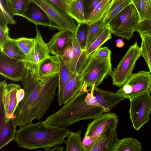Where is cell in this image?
I'll use <instances>...</instances> for the list:
<instances>
[{
  "instance_id": "44dd1931",
  "label": "cell",
  "mask_w": 151,
  "mask_h": 151,
  "mask_svg": "<svg viewBox=\"0 0 151 151\" xmlns=\"http://www.w3.org/2000/svg\"><path fill=\"white\" fill-rule=\"evenodd\" d=\"M17 126L14 119L13 118L0 127V149L14 140Z\"/></svg>"
},
{
  "instance_id": "d590c367",
  "label": "cell",
  "mask_w": 151,
  "mask_h": 151,
  "mask_svg": "<svg viewBox=\"0 0 151 151\" xmlns=\"http://www.w3.org/2000/svg\"><path fill=\"white\" fill-rule=\"evenodd\" d=\"M16 41L18 47L25 56H28L34 47L35 39L22 37L16 39Z\"/></svg>"
},
{
  "instance_id": "ffe728a7",
  "label": "cell",
  "mask_w": 151,
  "mask_h": 151,
  "mask_svg": "<svg viewBox=\"0 0 151 151\" xmlns=\"http://www.w3.org/2000/svg\"><path fill=\"white\" fill-rule=\"evenodd\" d=\"M59 62L58 56H50L38 65V73L40 77L44 78L58 73Z\"/></svg>"
},
{
  "instance_id": "5b68a950",
  "label": "cell",
  "mask_w": 151,
  "mask_h": 151,
  "mask_svg": "<svg viewBox=\"0 0 151 151\" xmlns=\"http://www.w3.org/2000/svg\"><path fill=\"white\" fill-rule=\"evenodd\" d=\"M111 68V58L101 59L93 54L89 56L80 75L88 87L91 88L94 84L95 87H98L107 76H111L112 73Z\"/></svg>"
},
{
  "instance_id": "9a60e30c",
  "label": "cell",
  "mask_w": 151,
  "mask_h": 151,
  "mask_svg": "<svg viewBox=\"0 0 151 151\" xmlns=\"http://www.w3.org/2000/svg\"><path fill=\"white\" fill-rule=\"evenodd\" d=\"M23 17L36 26L41 25L61 30L45 11L36 3L31 0L28 4Z\"/></svg>"
},
{
  "instance_id": "f1b7e54d",
  "label": "cell",
  "mask_w": 151,
  "mask_h": 151,
  "mask_svg": "<svg viewBox=\"0 0 151 151\" xmlns=\"http://www.w3.org/2000/svg\"><path fill=\"white\" fill-rule=\"evenodd\" d=\"M131 3L136 9L139 15V22L151 19L150 0H131Z\"/></svg>"
},
{
  "instance_id": "4316f807",
  "label": "cell",
  "mask_w": 151,
  "mask_h": 151,
  "mask_svg": "<svg viewBox=\"0 0 151 151\" xmlns=\"http://www.w3.org/2000/svg\"><path fill=\"white\" fill-rule=\"evenodd\" d=\"M142 149L141 143L132 137H125L119 139L114 151H140Z\"/></svg>"
},
{
  "instance_id": "cb8c5ba5",
  "label": "cell",
  "mask_w": 151,
  "mask_h": 151,
  "mask_svg": "<svg viewBox=\"0 0 151 151\" xmlns=\"http://www.w3.org/2000/svg\"><path fill=\"white\" fill-rule=\"evenodd\" d=\"M131 3V0H113L110 9L104 18L103 25H108L115 16Z\"/></svg>"
},
{
  "instance_id": "e575fe53",
  "label": "cell",
  "mask_w": 151,
  "mask_h": 151,
  "mask_svg": "<svg viewBox=\"0 0 151 151\" xmlns=\"http://www.w3.org/2000/svg\"><path fill=\"white\" fill-rule=\"evenodd\" d=\"M73 35L69 38L67 45L63 51L57 56L61 59L69 69L73 57V51L72 40V37Z\"/></svg>"
},
{
  "instance_id": "8d00e7d4",
  "label": "cell",
  "mask_w": 151,
  "mask_h": 151,
  "mask_svg": "<svg viewBox=\"0 0 151 151\" xmlns=\"http://www.w3.org/2000/svg\"><path fill=\"white\" fill-rule=\"evenodd\" d=\"M84 12L86 20L102 0H82Z\"/></svg>"
},
{
  "instance_id": "60d3db41",
  "label": "cell",
  "mask_w": 151,
  "mask_h": 151,
  "mask_svg": "<svg viewBox=\"0 0 151 151\" xmlns=\"http://www.w3.org/2000/svg\"><path fill=\"white\" fill-rule=\"evenodd\" d=\"M94 55L101 59H107L111 58V52L107 47H100L94 53Z\"/></svg>"
},
{
  "instance_id": "52a82bcc",
  "label": "cell",
  "mask_w": 151,
  "mask_h": 151,
  "mask_svg": "<svg viewBox=\"0 0 151 151\" xmlns=\"http://www.w3.org/2000/svg\"><path fill=\"white\" fill-rule=\"evenodd\" d=\"M129 99L130 103V118L134 128L138 130L150 120L151 93H144Z\"/></svg>"
},
{
  "instance_id": "ac0fdd59",
  "label": "cell",
  "mask_w": 151,
  "mask_h": 151,
  "mask_svg": "<svg viewBox=\"0 0 151 151\" xmlns=\"http://www.w3.org/2000/svg\"><path fill=\"white\" fill-rule=\"evenodd\" d=\"M73 55L69 69L70 72L77 75H80L88 61L85 51L81 49L75 35L72 37Z\"/></svg>"
},
{
  "instance_id": "f6af8a7d",
  "label": "cell",
  "mask_w": 151,
  "mask_h": 151,
  "mask_svg": "<svg viewBox=\"0 0 151 151\" xmlns=\"http://www.w3.org/2000/svg\"><path fill=\"white\" fill-rule=\"evenodd\" d=\"M9 24L8 19L3 11L0 9V25H5Z\"/></svg>"
},
{
  "instance_id": "30bf717a",
  "label": "cell",
  "mask_w": 151,
  "mask_h": 151,
  "mask_svg": "<svg viewBox=\"0 0 151 151\" xmlns=\"http://www.w3.org/2000/svg\"><path fill=\"white\" fill-rule=\"evenodd\" d=\"M20 88L19 84H7L6 79L0 83V106L3 108L6 123L15 118L14 114L18 107L16 93Z\"/></svg>"
},
{
  "instance_id": "ab89813d",
  "label": "cell",
  "mask_w": 151,
  "mask_h": 151,
  "mask_svg": "<svg viewBox=\"0 0 151 151\" xmlns=\"http://www.w3.org/2000/svg\"><path fill=\"white\" fill-rule=\"evenodd\" d=\"M9 29L7 25H0V47L1 50L6 40L10 37Z\"/></svg>"
},
{
  "instance_id": "d4e9b609",
  "label": "cell",
  "mask_w": 151,
  "mask_h": 151,
  "mask_svg": "<svg viewBox=\"0 0 151 151\" xmlns=\"http://www.w3.org/2000/svg\"><path fill=\"white\" fill-rule=\"evenodd\" d=\"M68 14L78 23H86L82 0H73L69 4Z\"/></svg>"
},
{
  "instance_id": "9c48e42d",
  "label": "cell",
  "mask_w": 151,
  "mask_h": 151,
  "mask_svg": "<svg viewBox=\"0 0 151 151\" xmlns=\"http://www.w3.org/2000/svg\"><path fill=\"white\" fill-rule=\"evenodd\" d=\"M40 6L60 30L69 31L75 34L77 29L74 19L50 0H31Z\"/></svg>"
},
{
  "instance_id": "603a6c76",
  "label": "cell",
  "mask_w": 151,
  "mask_h": 151,
  "mask_svg": "<svg viewBox=\"0 0 151 151\" xmlns=\"http://www.w3.org/2000/svg\"><path fill=\"white\" fill-rule=\"evenodd\" d=\"M113 0H102L96 7L86 23L90 25L102 19L110 9Z\"/></svg>"
},
{
  "instance_id": "2e32d148",
  "label": "cell",
  "mask_w": 151,
  "mask_h": 151,
  "mask_svg": "<svg viewBox=\"0 0 151 151\" xmlns=\"http://www.w3.org/2000/svg\"><path fill=\"white\" fill-rule=\"evenodd\" d=\"M84 84L81 75L71 73L60 98L57 99L60 106L65 104L75 97Z\"/></svg>"
},
{
  "instance_id": "6da1fadb",
  "label": "cell",
  "mask_w": 151,
  "mask_h": 151,
  "mask_svg": "<svg viewBox=\"0 0 151 151\" xmlns=\"http://www.w3.org/2000/svg\"><path fill=\"white\" fill-rule=\"evenodd\" d=\"M27 70L21 81L25 95L14 113L15 122L19 127L32 123L35 119L40 120L43 117L58 86V73L41 78L37 70Z\"/></svg>"
},
{
  "instance_id": "8fae6325",
  "label": "cell",
  "mask_w": 151,
  "mask_h": 151,
  "mask_svg": "<svg viewBox=\"0 0 151 151\" xmlns=\"http://www.w3.org/2000/svg\"><path fill=\"white\" fill-rule=\"evenodd\" d=\"M27 70L22 61L11 58L0 52L1 75L13 81L18 82L24 78Z\"/></svg>"
},
{
  "instance_id": "d6986e66",
  "label": "cell",
  "mask_w": 151,
  "mask_h": 151,
  "mask_svg": "<svg viewBox=\"0 0 151 151\" xmlns=\"http://www.w3.org/2000/svg\"><path fill=\"white\" fill-rule=\"evenodd\" d=\"M74 34L65 29L60 30L54 34L47 43L50 53L56 56L60 53L66 46L70 37Z\"/></svg>"
},
{
  "instance_id": "f546056e",
  "label": "cell",
  "mask_w": 151,
  "mask_h": 151,
  "mask_svg": "<svg viewBox=\"0 0 151 151\" xmlns=\"http://www.w3.org/2000/svg\"><path fill=\"white\" fill-rule=\"evenodd\" d=\"M111 34L108 26L103 33L84 51L87 57H88L89 55L94 54L103 44L111 39L112 37Z\"/></svg>"
},
{
  "instance_id": "1f68e13d",
  "label": "cell",
  "mask_w": 151,
  "mask_h": 151,
  "mask_svg": "<svg viewBox=\"0 0 151 151\" xmlns=\"http://www.w3.org/2000/svg\"><path fill=\"white\" fill-rule=\"evenodd\" d=\"M104 17L95 23L89 25L86 49L103 33L108 26V25L106 26L103 25V21Z\"/></svg>"
},
{
  "instance_id": "7bdbcfd3",
  "label": "cell",
  "mask_w": 151,
  "mask_h": 151,
  "mask_svg": "<svg viewBox=\"0 0 151 151\" xmlns=\"http://www.w3.org/2000/svg\"><path fill=\"white\" fill-rule=\"evenodd\" d=\"M93 141L92 138L90 136L88 135L84 136L82 142L84 151H87L88 149L92 143Z\"/></svg>"
},
{
  "instance_id": "bcb514c9",
  "label": "cell",
  "mask_w": 151,
  "mask_h": 151,
  "mask_svg": "<svg viewBox=\"0 0 151 151\" xmlns=\"http://www.w3.org/2000/svg\"><path fill=\"white\" fill-rule=\"evenodd\" d=\"M64 147L63 146L58 145L54 147L53 148H50L44 151H63L64 150Z\"/></svg>"
},
{
  "instance_id": "ba28073f",
  "label": "cell",
  "mask_w": 151,
  "mask_h": 151,
  "mask_svg": "<svg viewBox=\"0 0 151 151\" xmlns=\"http://www.w3.org/2000/svg\"><path fill=\"white\" fill-rule=\"evenodd\" d=\"M126 98L145 92L151 93V73L141 70L132 73L127 82L116 92Z\"/></svg>"
},
{
  "instance_id": "74e56055",
  "label": "cell",
  "mask_w": 151,
  "mask_h": 151,
  "mask_svg": "<svg viewBox=\"0 0 151 151\" xmlns=\"http://www.w3.org/2000/svg\"><path fill=\"white\" fill-rule=\"evenodd\" d=\"M137 31L139 35L142 34L151 37V19L139 22Z\"/></svg>"
},
{
  "instance_id": "f35d334b",
  "label": "cell",
  "mask_w": 151,
  "mask_h": 151,
  "mask_svg": "<svg viewBox=\"0 0 151 151\" xmlns=\"http://www.w3.org/2000/svg\"><path fill=\"white\" fill-rule=\"evenodd\" d=\"M0 9L4 12L9 22V24L15 25L16 22L10 9L7 0H0Z\"/></svg>"
},
{
  "instance_id": "4dcf8cb0",
  "label": "cell",
  "mask_w": 151,
  "mask_h": 151,
  "mask_svg": "<svg viewBox=\"0 0 151 151\" xmlns=\"http://www.w3.org/2000/svg\"><path fill=\"white\" fill-rule=\"evenodd\" d=\"M139 35L141 39V56L145 59L151 73V37L142 34Z\"/></svg>"
},
{
  "instance_id": "83f0119b",
  "label": "cell",
  "mask_w": 151,
  "mask_h": 151,
  "mask_svg": "<svg viewBox=\"0 0 151 151\" xmlns=\"http://www.w3.org/2000/svg\"><path fill=\"white\" fill-rule=\"evenodd\" d=\"M59 62L58 91L57 99L60 97L63 90L68 81L71 74L69 69L64 62L58 57Z\"/></svg>"
},
{
  "instance_id": "4fadbf2b",
  "label": "cell",
  "mask_w": 151,
  "mask_h": 151,
  "mask_svg": "<svg viewBox=\"0 0 151 151\" xmlns=\"http://www.w3.org/2000/svg\"><path fill=\"white\" fill-rule=\"evenodd\" d=\"M119 140L116 128L106 127L93 141L87 151H114Z\"/></svg>"
},
{
  "instance_id": "8992f818",
  "label": "cell",
  "mask_w": 151,
  "mask_h": 151,
  "mask_svg": "<svg viewBox=\"0 0 151 151\" xmlns=\"http://www.w3.org/2000/svg\"><path fill=\"white\" fill-rule=\"evenodd\" d=\"M141 56L140 47L137 41L130 46L111 75L113 85L123 86L132 74L136 61Z\"/></svg>"
},
{
  "instance_id": "3957f363",
  "label": "cell",
  "mask_w": 151,
  "mask_h": 151,
  "mask_svg": "<svg viewBox=\"0 0 151 151\" xmlns=\"http://www.w3.org/2000/svg\"><path fill=\"white\" fill-rule=\"evenodd\" d=\"M70 131L66 128L46 125L39 121L31 123L16 131L14 140L19 147L45 150L64 143Z\"/></svg>"
},
{
  "instance_id": "277c9868",
  "label": "cell",
  "mask_w": 151,
  "mask_h": 151,
  "mask_svg": "<svg viewBox=\"0 0 151 151\" xmlns=\"http://www.w3.org/2000/svg\"><path fill=\"white\" fill-rule=\"evenodd\" d=\"M139 21L137 11L131 3L115 16L108 25L112 34L129 40L137 31Z\"/></svg>"
},
{
  "instance_id": "e0dca14e",
  "label": "cell",
  "mask_w": 151,
  "mask_h": 151,
  "mask_svg": "<svg viewBox=\"0 0 151 151\" xmlns=\"http://www.w3.org/2000/svg\"><path fill=\"white\" fill-rule=\"evenodd\" d=\"M93 96L98 103L110 111L119 103L126 99L116 92L104 90L95 86Z\"/></svg>"
},
{
  "instance_id": "b9f144b4",
  "label": "cell",
  "mask_w": 151,
  "mask_h": 151,
  "mask_svg": "<svg viewBox=\"0 0 151 151\" xmlns=\"http://www.w3.org/2000/svg\"><path fill=\"white\" fill-rule=\"evenodd\" d=\"M50 0L56 4L65 13L68 14V6L70 2L72 1L71 0Z\"/></svg>"
},
{
  "instance_id": "484cf974",
  "label": "cell",
  "mask_w": 151,
  "mask_h": 151,
  "mask_svg": "<svg viewBox=\"0 0 151 151\" xmlns=\"http://www.w3.org/2000/svg\"><path fill=\"white\" fill-rule=\"evenodd\" d=\"M81 133V130L76 132L70 131L67 139L64 142L66 151H84Z\"/></svg>"
},
{
  "instance_id": "836d02e7",
  "label": "cell",
  "mask_w": 151,
  "mask_h": 151,
  "mask_svg": "<svg viewBox=\"0 0 151 151\" xmlns=\"http://www.w3.org/2000/svg\"><path fill=\"white\" fill-rule=\"evenodd\" d=\"M13 15L23 17L26 8L31 0H7Z\"/></svg>"
},
{
  "instance_id": "c3c4849f",
  "label": "cell",
  "mask_w": 151,
  "mask_h": 151,
  "mask_svg": "<svg viewBox=\"0 0 151 151\" xmlns=\"http://www.w3.org/2000/svg\"><path fill=\"white\" fill-rule=\"evenodd\" d=\"M71 1L73 0H71Z\"/></svg>"
},
{
  "instance_id": "d6a6232c",
  "label": "cell",
  "mask_w": 151,
  "mask_h": 151,
  "mask_svg": "<svg viewBox=\"0 0 151 151\" xmlns=\"http://www.w3.org/2000/svg\"><path fill=\"white\" fill-rule=\"evenodd\" d=\"M89 25L84 23H78L75 35L78 44L83 51L86 49Z\"/></svg>"
},
{
  "instance_id": "7dc6e473",
  "label": "cell",
  "mask_w": 151,
  "mask_h": 151,
  "mask_svg": "<svg viewBox=\"0 0 151 151\" xmlns=\"http://www.w3.org/2000/svg\"><path fill=\"white\" fill-rule=\"evenodd\" d=\"M116 46L118 48H122L123 47L125 44L123 41L122 39H118L116 40Z\"/></svg>"
},
{
  "instance_id": "ee69618b",
  "label": "cell",
  "mask_w": 151,
  "mask_h": 151,
  "mask_svg": "<svg viewBox=\"0 0 151 151\" xmlns=\"http://www.w3.org/2000/svg\"><path fill=\"white\" fill-rule=\"evenodd\" d=\"M24 95V90L23 88H20L17 91L16 93V98L17 105L18 107L19 103L23 99Z\"/></svg>"
},
{
  "instance_id": "7402d4cb",
  "label": "cell",
  "mask_w": 151,
  "mask_h": 151,
  "mask_svg": "<svg viewBox=\"0 0 151 151\" xmlns=\"http://www.w3.org/2000/svg\"><path fill=\"white\" fill-rule=\"evenodd\" d=\"M1 52L11 58L19 61H22L25 57L18 47L16 39L10 37L5 43Z\"/></svg>"
},
{
  "instance_id": "681fc988",
  "label": "cell",
  "mask_w": 151,
  "mask_h": 151,
  "mask_svg": "<svg viewBox=\"0 0 151 151\" xmlns=\"http://www.w3.org/2000/svg\"></svg>"
},
{
  "instance_id": "7a4b0ae2",
  "label": "cell",
  "mask_w": 151,
  "mask_h": 151,
  "mask_svg": "<svg viewBox=\"0 0 151 151\" xmlns=\"http://www.w3.org/2000/svg\"><path fill=\"white\" fill-rule=\"evenodd\" d=\"M95 85L88 89L84 84L81 89L72 100L64 105L57 111L50 115L43 122L46 125L66 128L78 121L94 119L109 110L96 101L93 96Z\"/></svg>"
},
{
  "instance_id": "5bb4252c",
  "label": "cell",
  "mask_w": 151,
  "mask_h": 151,
  "mask_svg": "<svg viewBox=\"0 0 151 151\" xmlns=\"http://www.w3.org/2000/svg\"><path fill=\"white\" fill-rule=\"evenodd\" d=\"M118 123V117L115 113H105L88 124L84 136H90L94 141L106 127L116 128Z\"/></svg>"
},
{
  "instance_id": "7c38bea8",
  "label": "cell",
  "mask_w": 151,
  "mask_h": 151,
  "mask_svg": "<svg viewBox=\"0 0 151 151\" xmlns=\"http://www.w3.org/2000/svg\"><path fill=\"white\" fill-rule=\"evenodd\" d=\"M36 35L34 38L35 44L30 54L25 56L22 61L27 69L38 68L39 65L50 57L47 43L43 40L40 31L36 28Z\"/></svg>"
}]
</instances>
